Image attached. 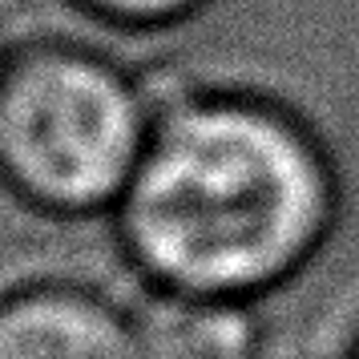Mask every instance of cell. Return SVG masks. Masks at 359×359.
Segmentation results:
<instances>
[{"mask_svg":"<svg viewBox=\"0 0 359 359\" xmlns=\"http://www.w3.org/2000/svg\"><path fill=\"white\" fill-rule=\"evenodd\" d=\"M335 182L307 130L250 97L154 117L121 230L158 287L259 299L323 246Z\"/></svg>","mask_w":359,"mask_h":359,"instance_id":"cell-1","label":"cell"},{"mask_svg":"<svg viewBox=\"0 0 359 359\" xmlns=\"http://www.w3.org/2000/svg\"><path fill=\"white\" fill-rule=\"evenodd\" d=\"M154 117L142 89L77 53H41L0 81V162L57 206L121 198Z\"/></svg>","mask_w":359,"mask_h":359,"instance_id":"cell-2","label":"cell"},{"mask_svg":"<svg viewBox=\"0 0 359 359\" xmlns=\"http://www.w3.org/2000/svg\"><path fill=\"white\" fill-rule=\"evenodd\" d=\"M133 359H262V323L250 299L162 287L130 323Z\"/></svg>","mask_w":359,"mask_h":359,"instance_id":"cell-3","label":"cell"},{"mask_svg":"<svg viewBox=\"0 0 359 359\" xmlns=\"http://www.w3.org/2000/svg\"><path fill=\"white\" fill-rule=\"evenodd\" d=\"M0 359H133L117 311L77 291H36L0 307Z\"/></svg>","mask_w":359,"mask_h":359,"instance_id":"cell-4","label":"cell"},{"mask_svg":"<svg viewBox=\"0 0 359 359\" xmlns=\"http://www.w3.org/2000/svg\"><path fill=\"white\" fill-rule=\"evenodd\" d=\"M89 4L130 29H165L194 17L206 0H89Z\"/></svg>","mask_w":359,"mask_h":359,"instance_id":"cell-5","label":"cell"},{"mask_svg":"<svg viewBox=\"0 0 359 359\" xmlns=\"http://www.w3.org/2000/svg\"><path fill=\"white\" fill-rule=\"evenodd\" d=\"M355 359H359V355H355Z\"/></svg>","mask_w":359,"mask_h":359,"instance_id":"cell-6","label":"cell"}]
</instances>
